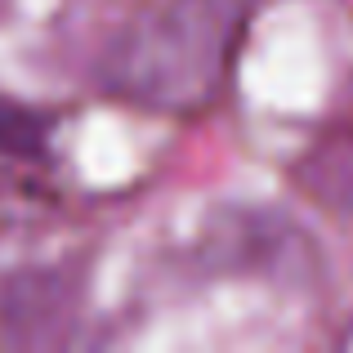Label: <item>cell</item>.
<instances>
[{"mask_svg":"<svg viewBox=\"0 0 353 353\" xmlns=\"http://www.w3.org/2000/svg\"><path fill=\"white\" fill-rule=\"evenodd\" d=\"M246 0H170L148 14L108 63V85L143 108H206L241 32Z\"/></svg>","mask_w":353,"mask_h":353,"instance_id":"cell-1","label":"cell"},{"mask_svg":"<svg viewBox=\"0 0 353 353\" xmlns=\"http://www.w3.org/2000/svg\"><path fill=\"white\" fill-rule=\"evenodd\" d=\"M45 148H50V117L0 94V157L36 161V157H45Z\"/></svg>","mask_w":353,"mask_h":353,"instance_id":"cell-2","label":"cell"}]
</instances>
